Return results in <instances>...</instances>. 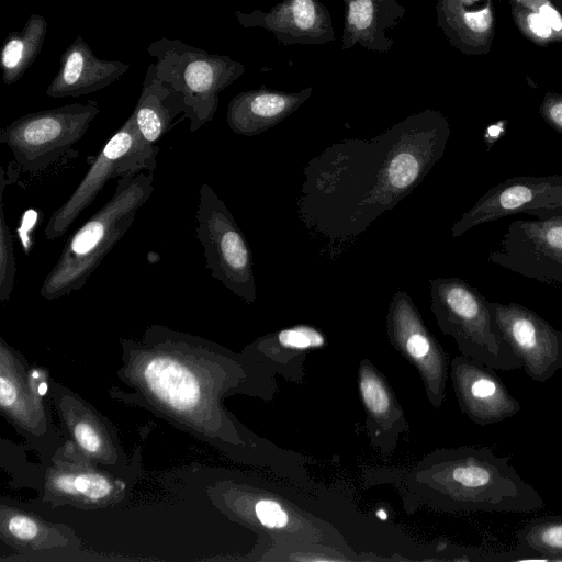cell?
Segmentation results:
<instances>
[{
	"label": "cell",
	"mask_w": 562,
	"mask_h": 562,
	"mask_svg": "<svg viewBox=\"0 0 562 562\" xmlns=\"http://www.w3.org/2000/svg\"><path fill=\"white\" fill-rule=\"evenodd\" d=\"M451 127L425 109L371 138H345L327 146L303 168L297 215L333 246L356 239L394 209L445 155Z\"/></svg>",
	"instance_id": "cell-1"
},
{
	"label": "cell",
	"mask_w": 562,
	"mask_h": 562,
	"mask_svg": "<svg viewBox=\"0 0 562 562\" xmlns=\"http://www.w3.org/2000/svg\"><path fill=\"white\" fill-rule=\"evenodd\" d=\"M153 182L151 172L117 179L110 200L66 240L57 262L42 283V297H61L86 284L133 225L137 211L153 193Z\"/></svg>",
	"instance_id": "cell-2"
},
{
	"label": "cell",
	"mask_w": 562,
	"mask_h": 562,
	"mask_svg": "<svg viewBox=\"0 0 562 562\" xmlns=\"http://www.w3.org/2000/svg\"><path fill=\"white\" fill-rule=\"evenodd\" d=\"M440 471L442 494L453 509L528 514L546 506L538 491L488 446L449 452Z\"/></svg>",
	"instance_id": "cell-3"
},
{
	"label": "cell",
	"mask_w": 562,
	"mask_h": 562,
	"mask_svg": "<svg viewBox=\"0 0 562 562\" xmlns=\"http://www.w3.org/2000/svg\"><path fill=\"white\" fill-rule=\"evenodd\" d=\"M431 310L441 330L451 335L468 358L501 371L521 369V362L504 340L492 302L458 277L429 280Z\"/></svg>",
	"instance_id": "cell-4"
},
{
	"label": "cell",
	"mask_w": 562,
	"mask_h": 562,
	"mask_svg": "<svg viewBox=\"0 0 562 562\" xmlns=\"http://www.w3.org/2000/svg\"><path fill=\"white\" fill-rule=\"evenodd\" d=\"M156 59L157 77L179 92L187 112L181 120H190V132L210 122L218 105L220 92L244 72L241 63L226 55L211 54L180 40L162 37L147 47Z\"/></svg>",
	"instance_id": "cell-5"
},
{
	"label": "cell",
	"mask_w": 562,
	"mask_h": 562,
	"mask_svg": "<svg viewBox=\"0 0 562 562\" xmlns=\"http://www.w3.org/2000/svg\"><path fill=\"white\" fill-rule=\"evenodd\" d=\"M159 150L158 145L140 136L131 114L106 140L70 196L53 212L44 228L46 239L63 236L81 212L92 204L109 180L134 177L143 170L153 173L157 168Z\"/></svg>",
	"instance_id": "cell-6"
},
{
	"label": "cell",
	"mask_w": 562,
	"mask_h": 562,
	"mask_svg": "<svg viewBox=\"0 0 562 562\" xmlns=\"http://www.w3.org/2000/svg\"><path fill=\"white\" fill-rule=\"evenodd\" d=\"M100 113L95 101L72 103L22 115L0 131V143L25 172L47 169L82 138Z\"/></svg>",
	"instance_id": "cell-7"
},
{
	"label": "cell",
	"mask_w": 562,
	"mask_h": 562,
	"mask_svg": "<svg viewBox=\"0 0 562 562\" xmlns=\"http://www.w3.org/2000/svg\"><path fill=\"white\" fill-rule=\"evenodd\" d=\"M195 221L196 237L211 277L247 303L255 302L251 249L234 216L207 183L199 190Z\"/></svg>",
	"instance_id": "cell-8"
},
{
	"label": "cell",
	"mask_w": 562,
	"mask_h": 562,
	"mask_svg": "<svg viewBox=\"0 0 562 562\" xmlns=\"http://www.w3.org/2000/svg\"><path fill=\"white\" fill-rule=\"evenodd\" d=\"M487 260L540 283L562 286V211L512 222Z\"/></svg>",
	"instance_id": "cell-9"
},
{
	"label": "cell",
	"mask_w": 562,
	"mask_h": 562,
	"mask_svg": "<svg viewBox=\"0 0 562 562\" xmlns=\"http://www.w3.org/2000/svg\"><path fill=\"white\" fill-rule=\"evenodd\" d=\"M562 211V176H518L488 189L452 225L451 236L460 237L473 227L499 218L527 214L548 216Z\"/></svg>",
	"instance_id": "cell-10"
},
{
	"label": "cell",
	"mask_w": 562,
	"mask_h": 562,
	"mask_svg": "<svg viewBox=\"0 0 562 562\" xmlns=\"http://www.w3.org/2000/svg\"><path fill=\"white\" fill-rule=\"evenodd\" d=\"M506 344L533 381L544 383L562 368V330L519 303L492 302Z\"/></svg>",
	"instance_id": "cell-11"
},
{
	"label": "cell",
	"mask_w": 562,
	"mask_h": 562,
	"mask_svg": "<svg viewBox=\"0 0 562 562\" xmlns=\"http://www.w3.org/2000/svg\"><path fill=\"white\" fill-rule=\"evenodd\" d=\"M244 27L271 32L284 46L322 45L335 38L329 10L319 0H282L269 11H235Z\"/></svg>",
	"instance_id": "cell-12"
},
{
	"label": "cell",
	"mask_w": 562,
	"mask_h": 562,
	"mask_svg": "<svg viewBox=\"0 0 562 562\" xmlns=\"http://www.w3.org/2000/svg\"><path fill=\"white\" fill-rule=\"evenodd\" d=\"M452 378L462 411L480 426L498 424L517 415L520 403L501 378L484 363L458 357L453 361Z\"/></svg>",
	"instance_id": "cell-13"
},
{
	"label": "cell",
	"mask_w": 562,
	"mask_h": 562,
	"mask_svg": "<svg viewBox=\"0 0 562 562\" xmlns=\"http://www.w3.org/2000/svg\"><path fill=\"white\" fill-rule=\"evenodd\" d=\"M312 93V87L297 92H283L265 86L240 92L228 103L227 124L235 134L259 135L294 113Z\"/></svg>",
	"instance_id": "cell-14"
},
{
	"label": "cell",
	"mask_w": 562,
	"mask_h": 562,
	"mask_svg": "<svg viewBox=\"0 0 562 562\" xmlns=\"http://www.w3.org/2000/svg\"><path fill=\"white\" fill-rule=\"evenodd\" d=\"M130 68L128 64L98 58L81 36L60 57V67L48 85L50 98L80 97L99 91Z\"/></svg>",
	"instance_id": "cell-15"
},
{
	"label": "cell",
	"mask_w": 562,
	"mask_h": 562,
	"mask_svg": "<svg viewBox=\"0 0 562 562\" xmlns=\"http://www.w3.org/2000/svg\"><path fill=\"white\" fill-rule=\"evenodd\" d=\"M389 328L407 353L422 361L437 393H441L446 379V355L424 326L411 296L398 290L392 297L387 314Z\"/></svg>",
	"instance_id": "cell-16"
},
{
	"label": "cell",
	"mask_w": 562,
	"mask_h": 562,
	"mask_svg": "<svg viewBox=\"0 0 562 562\" xmlns=\"http://www.w3.org/2000/svg\"><path fill=\"white\" fill-rule=\"evenodd\" d=\"M345 20L341 48L356 45L378 53H387L394 41L386 31L397 26L406 8L397 0H344Z\"/></svg>",
	"instance_id": "cell-17"
},
{
	"label": "cell",
	"mask_w": 562,
	"mask_h": 562,
	"mask_svg": "<svg viewBox=\"0 0 562 562\" xmlns=\"http://www.w3.org/2000/svg\"><path fill=\"white\" fill-rule=\"evenodd\" d=\"M437 24L465 54L480 52L493 27L491 0H438Z\"/></svg>",
	"instance_id": "cell-18"
},
{
	"label": "cell",
	"mask_w": 562,
	"mask_h": 562,
	"mask_svg": "<svg viewBox=\"0 0 562 562\" xmlns=\"http://www.w3.org/2000/svg\"><path fill=\"white\" fill-rule=\"evenodd\" d=\"M186 112L183 97L161 81L156 75L155 64H150L132 112L140 136L146 142L156 144L172 128L175 119Z\"/></svg>",
	"instance_id": "cell-19"
},
{
	"label": "cell",
	"mask_w": 562,
	"mask_h": 562,
	"mask_svg": "<svg viewBox=\"0 0 562 562\" xmlns=\"http://www.w3.org/2000/svg\"><path fill=\"white\" fill-rule=\"evenodd\" d=\"M47 33V22L40 14H32L22 31L10 33L1 50V69L4 83L18 81L40 54Z\"/></svg>",
	"instance_id": "cell-20"
},
{
	"label": "cell",
	"mask_w": 562,
	"mask_h": 562,
	"mask_svg": "<svg viewBox=\"0 0 562 562\" xmlns=\"http://www.w3.org/2000/svg\"><path fill=\"white\" fill-rule=\"evenodd\" d=\"M177 362L169 359H154L145 369V376L151 390L164 401L178 409H189L198 403L199 387Z\"/></svg>",
	"instance_id": "cell-21"
},
{
	"label": "cell",
	"mask_w": 562,
	"mask_h": 562,
	"mask_svg": "<svg viewBox=\"0 0 562 562\" xmlns=\"http://www.w3.org/2000/svg\"><path fill=\"white\" fill-rule=\"evenodd\" d=\"M517 551L541 559L562 561V516L548 515L529 520L516 533Z\"/></svg>",
	"instance_id": "cell-22"
},
{
	"label": "cell",
	"mask_w": 562,
	"mask_h": 562,
	"mask_svg": "<svg viewBox=\"0 0 562 562\" xmlns=\"http://www.w3.org/2000/svg\"><path fill=\"white\" fill-rule=\"evenodd\" d=\"M4 186H1L0 205V300L10 299L16 276V261L14 255L13 237L4 215L3 203Z\"/></svg>",
	"instance_id": "cell-23"
},
{
	"label": "cell",
	"mask_w": 562,
	"mask_h": 562,
	"mask_svg": "<svg viewBox=\"0 0 562 562\" xmlns=\"http://www.w3.org/2000/svg\"><path fill=\"white\" fill-rule=\"evenodd\" d=\"M55 486L66 493L79 494L91 501H99L111 493V483L102 475L81 473L59 476Z\"/></svg>",
	"instance_id": "cell-24"
},
{
	"label": "cell",
	"mask_w": 562,
	"mask_h": 562,
	"mask_svg": "<svg viewBox=\"0 0 562 562\" xmlns=\"http://www.w3.org/2000/svg\"><path fill=\"white\" fill-rule=\"evenodd\" d=\"M276 340L286 349L305 350L319 348L325 342V337L316 328L308 325H297L280 330Z\"/></svg>",
	"instance_id": "cell-25"
},
{
	"label": "cell",
	"mask_w": 562,
	"mask_h": 562,
	"mask_svg": "<svg viewBox=\"0 0 562 562\" xmlns=\"http://www.w3.org/2000/svg\"><path fill=\"white\" fill-rule=\"evenodd\" d=\"M360 391L367 408L375 414L383 415L390 408V396L380 379L368 371H362Z\"/></svg>",
	"instance_id": "cell-26"
},
{
	"label": "cell",
	"mask_w": 562,
	"mask_h": 562,
	"mask_svg": "<svg viewBox=\"0 0 562 562\" xmlns=\"http://www.w3.org/2000/svg\"><path fill=\"white\" fill-rule=\"evenodd\" d=\"M255 512L259 521L269 528H282L288 524V514L280 504L262 499L256 504Z\"/></svg>",
	"instance_id": "cell-27"
},
{
	"label": "cell",
	"mask_w": 562,
	"mask_h": 562,
	"mask_svg": "<svg viewBox=\"0 0 562 562\" xmlns=\"http://www.w3.org/2000/svg\"><path fill=\"white\" fill-rule=\"evenodd\" d=\"M539 113L554 131L562 134V94L548 93L539 108Z\"/></svg>",
	"instance_id": "cell-28"
},
{
	"label": "cell",
	"mask_w": 562,
	"mask_h": 562,
	"mask_svg": "<svg viewBox=\"0 0 562 562\" xmlns=\"http://www.w3.org/2000/svg\"><path fill=\"white\" fill-rule=\"evenodd\" d=\"M518 18L520 24L535 37L546 41L552 36L553 30L551 26L535 11L527 9L525 12H518Z\"/></svg>",
	"instance_id": "cell-29"
},
{
	"label": "cell",
	"mask_w": 562,
	"mask_h": 562,
	"mask_svg": "<svg viewBox=\"0 0 562 562\" xmlns=\"http://www.w3.org/2000/svg\"><path fill=\"white\" fill-rule=\"evenodd\" d=\"M541 15L554 32L562 33V16L548 0H517Z\"/></svg>",
	"instance_id": "cell-30"
},
{
	"label": "cell",
	"mask_w": 562,
	"mask_h": 562,
	"mask_svg": "<svg viewBox=\"0 0 562 562\" xmlns=\"http://www.w3.org/2000/svg\"><path fill=\"white\" fill-rule=\"evenodd\" d=\"M8 529L12 536L21 540H31L37 532L38 527L36 522L23 515H16L8 520Z\"/></svg>",
	"instance_id": "cell-31"
},
{
	"label": "cell",
	"mask_w": 562,
	"mask_h": 562,
	"mask_svg": "<svg viewBox=\"0 0 562 562\" xmlns=\"http://www.w3.org/2000/svg\"><path fill=\"white\" fill-rule=\"evenodd\" d=\"M75 437L80 447L89 453H97L101 449V438L89 424H78L75 428Z\"/></svg>",
	"instance_id": "cell-32"
},
{
	"label": "cell",
	"mask_w": 562,
	"mask_h": 562,
	"mask_svg": "<svg viewBox=\"0 0 562 562\" xmlns=\"http://www.w3.org/2000/svg\"><path fill=\"white\" fill-rule=\"evenodd\" d=\"M16 401V387L5 376L0 378V402L2 406L10 407Z\"/></svg>",
	"instance_id": "cell-33"
},
{
	"label": "cell",
	"mask_w": 562,
	"mask_h": 562,
	"mask_svg": "<svg viewBox=\"0 0 562 562\" xmlns=\"http://www.w3.org/2000/svg\"><path fill=\"white\" fill-rule=\"evenodd\" d=\"M376 516L379 517V519L381 520H385L387 518V514L385 513L384 509H379L376 512Z\"/></svg>",
	"instance_id": "cell-34"
},
{
	"label": "cell",
	"mask_w": 562,
	"mask_h": 562,
	"mask_svg": "<svg viewBox=\"0 0 562 562\" xmlns=\"http://www.w3.org/2000/svg\"><path fill=\"white\" fill-rule=\"evenodd\" d=\"M46 390H47V385L46 383H42L40 386H38V393L41 395H44L46 393Z\"/></svg>",
	"instance_id": "cell-35"
},
{
	"label": "cell",
	"mask_w": 562,
	"mask_h": 562,
	"mask_svg": "<svg viewBox=\"0 0 562 562\" xmlns=\"http://www.w3.org/2000/svg\"><path fill=\"white\" fill-rule=\"evenodd\" d=\"M37 375H38V373H37V372H34V373H33V376H34V378H37Z\"/></svg>",
	"instance_id": "cell-36"
}]
</instances>
